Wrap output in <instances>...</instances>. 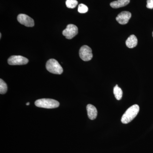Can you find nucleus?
I'll return each instance as SVG.
<instances>
[{"instance_id": "nucleus-5", "label": "nucleus", "mask_w": 153, "mask_h": 153, "mask_svg": "<svg viewBox=\"0 0 153 153\" xmlns=\"http://www.w3.org/2000/svg\"><path fill=\"white\" fill-rule=\"evenodd\" d=\"M28 62L29 60L27 58L20 55H13L8 60V63L10 65H25Z\"/></svg>"}, {"instance_id": "nucleus-14", "label": "nucleus", "mask_w": 153, "mask_h": 153, "mask_svg": "<svg viewBox=\"0 0 153 153\" xmlns=\"http://www.w3.org/2000/svg\"><path fill=\"white\" fill-rule=\"evenodd\" d=\"M78 2L76 0H66V4L68 8L73 9L77 6Z\"/></svg>"}, {"instance_id": "nucleus-4", "label": "nucleus", "mask_w": 153, "mask_h": 153, "mask_svg": "<svg viewBox=\"0 0 153 153\" xmlns=\"http://www.w3.org/2000/svg\"><path fill=\"white\" fill-rule=\"evenodd\" d=\"M79 56L83 61H89L93 57L92 50L90 47L86 45L82 46L79 49Z\"/></svg>"}, {"instance_id": "nucleus-15", "label": "nucleus", "mask_w": 153, "mask_h": 153, "mask_svg": "<svg viewBox=\"0 0 153 153\" xmlns=\"http://www.w3.org/2000/svg\"><path fill=\"white\" fill-rule=\"evenodd\" d=\"M88 11V8L84 4H81L78 7V11L80 13H85Z\"/></svg>"}, {"instance_id": "nucleus-3", "label": "nucleus", "mask_w": 153, "mask_h": 153, "mask_svg": "<svg viewBox=\"0 0 153 153\" xmlns=\"http://www.w3.org/2000/svg\"><path fill=\"white\" fill-rule=\"evenodd\" d=\"M46 68L50 73L60 74L63 72V69L58 61L54 59H51L46 63Z\"/></svg>"}, {"instance_id": "nucleus-9", "label": "nucleus", "mask_w": 153, "mask_h": 153, "mask_svg": "<svg viewBox=\"0 0 153 153\" xmlns=\"http://www.w3.org/2000/svg\"><path fill=\"white\" fill-rule=\"evenodd\" d=\"M88 116L91 120H94L96 118L97 115V111L96 108L94 105L88 104L86 106Z\"/></svg>"}, {"instance_id": "nucleus-12", "label": "nucleus", "mask_w": 153, "mask_h": 153, "mask_svg": "<svg viewBox=\"0 0 153 153\" xmlns=\"http://www.w3.org/2000/svg\"><path fill=\"white\" fill-rule=\"evenodd\" d=\"M113 93L115 97L117 100H120L122 98L123 94V91L117 85H116V86L114 88Z\"/></svg>"}, {"instance_id": "nucleus-6", "label": "nucleus", "mask_w": 153, "mask_h": 153, "mask_svg": "<svg viewBox=\"0 0 153 153\" xmlns=\"http://www.w3.org/2000/svg\"><path fill=\"white\" fill-rule=\"evenodd\" d=\"M78 34V28L72 24L67 25L66 29L63 31V36L68 39H71Z\"/></svg>"}, {"instance_id": "nucleus-18", "label": "nucleus", "mask_w": 153, "mask_h": 153, "mask_svg": "<svg viewBox=\"0 0 153 153\" xmlns=\"http://www.w3.org/2000/svg\"><path fill=\"white\" fill-rule=\"evenodd\" d=\"M1 38V33H0V38Z\"/></svg>"}, {"instance_id": "nucleus-8", "label": "nucleus", "mask_w": 153, "mask_h": 153, "mask_svg": "<svg viewBox=\"0 0 153 153\" xmlns=\"http://www.w3.org/2000/svg\"><path fill=\"white\" fill-rule=\"evenodd\" d=\"M131 17V14L128 11L121 12L116 18L117 21L122 25H126L129 22Z\"/></svg>"}, {"instance_id": "nucleus-7", "label": "nucleus", "mask_w": 153, "mask_h": 153, "mask_svg": "<svg viewBox=\"0 0 153 153\" xmlns=\"http://www.w3.org/2000/svg\"><path fill=\"white\" fill-rule=\"evenodd\" d=\"M17 20L20 24L26 27H33L34 26L33 19L25 14H19L17 17Z\"/></svg>"}, {"instance_id": "nucleus-1", "label": "nucleus", "mask_w": 153, "mask_h": 153, "mask_svg": "<svg viewBox=\"0 0 153 153\" xmlns=\"http://www.w3.org/2000/svg\"><path fill=\"white\" fill-rule=\"evenodd\" d=\"M140 111V107L138 105H132L126 111L121 118L122 123L123 124H128L133 120L137 116Z\"/></svg>"}, {"instance_id": "nucleus-17", "label": "nucleus", "mask_w": 153, "mask_h": 153, "mask_svg": "<svg viewBox=\"0 0 153 153\" xmlns=\"http://www.w3.org/2000/svg\"><path fill=\"white\" fill-rule=\"evenodd\" d=\"M30 104V103L29 102H27V103H26V105H29Z\"/></svg>"}, {"instance_id": "nucleus-13", "label": "nucleus", "mask_w": 153, "mask_h": 153, "mask_svg": "<svg viewBox=\"0 0 153 153\" xmlns=\"http://www.w3.org/2000/svg\"><path fill=\"white\" fill-rule=\"evenodd\" d=\"M7 91V86L5 82L2 79H0V93L4 94Z\"/></svg>"}, {"instance_id": "nucleus-2", "label": "nucleus", "mask_w": 153, "mask_h": 153, "mask_svg": "<svg viewBox=\"0 0 153 153\" xmlns=\"http://www.w3.org/2000/svg\"><path fill=\"white\" fill-rule=\"evenodd\" d=\"M35 105L38 107L51 109L58 107L60 103L55 100L43 98L36 100L35 102Z\"/></svg>"}, {"instance_id": "nucleus-19", "label": "nucleus", "mask_w": 153, "mask_h": 153, "mask_svg": "<svg viewBox=\"0 0 153 153\" xmlns=\"http://www.w3.org/2000/svg\"><path fill=\"white\" fill-rule=\"evenodd\" d=\"M152 35H153V33H152Z\"/></svg>"}, {"instance_id": "nucleus-11", "label": "nucleus", "mask_w": 153, "mask_h": 153, "mask_svg": "<svg viewBox=\"0 0 153 153\" xmlns=\"http://www.w3.org/2000/svg\"><path fill=\"white\" fill-rule=\"evenodd\" d=\"M137 43V39L134 35L130 36L126 41V45L129 48H133L136 47Z\"/></svg>"}, {"instance_id": "nucleus-10", "label": "nucleus", "mask_w": 153, "mask_h": 153, "mask_svg": "<svg viewBox=\"0 0 153 153\" xmlns=\"http://www.w3.org/2000/svg\"><path fill=\"white\" fill-rule=\"evenodd\" d=\"M130 0H117L110 3V6L113 8L117 9L127 5Z\"/></svg>"}, {"instance_id": "nucleus-16", "label": "nucleus", "mask_w": 153, "mask_h": 153, "mask_svg": "<svg viewBox=\"0 0 153 153\" xmlns=\"http://www.w3.org/2000/svg\"><path fill=\"white\" fill-rule=\"evenodd\" d=\"M146 7L149 9H153V0H147V1Z\"/></svg>"}]
</instances>
